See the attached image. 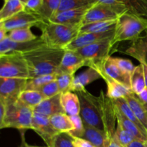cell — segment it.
Instances as JSON below:
<instances>
[{
	"label": "cell",
	"instance_id": "cell-1",
	"mask_svg": "<svg viewBox=\"0 0 147 147\" xmlns=\"http://www.w3.org/2000/svg\"><path fill=\"white\" fill-rule=\"evenodd\" d=\"M64 54L63 49L51 48L47 46L22 54L28 65L30 78L55 74L58 71Z\"/></svg>",
	"mask_w": 147,
	"mask_h": 147
},
{
	"label": "cell",
	"instance_id": "cell-2",
	"mask_svg": "<svg viewBox=\"0 0 147 147\" xmlns=\"http://www.w3.org/2000/svg\"><path fill=\"white\" fill-rule=\"evenodd\" d=\"M46 45L51 48L65 50L79 35L78 26H70L47 21L39 26Z\"/></svg>",
	"mask_w": 147,
	"mask_h": 147
},
{
	"label": "cell",
	"instance_id": "cell-3",
	"mask_svg": "<svg viewBox=\"0 0 147 147\" xmlns=\"http://www.w3.org/2000/svg\"><path fill=\"white\" fill-rule=\"evenodd\" d=\"M147 30V19L126 12L118 18L115 27L113 46L124 41H132L141 37V34Z\"/></svg>",
	"mask_w": 147,
	"mask_h": 147
},
{
	"label": "cell",
	"instance_id": "cell-4",
	"mask_svg": "<svg viewBox=\"0 0 147 147\" xmlns=\"http://www.w3.org/2000/svg\"><path fill=\"white\" fill-rule=\"evenodd\" d=\"M6 105V104H5ZM7 111L4 121L0 123V129H16L20 131L32 129L34 110L17 100L6 105Z\"/></svg>",
	"mask_w": 147,
	"mask_h": 147
},
{
	"label": "cell",
	"instance_id": "cell-5",
	"mask_svg": "<svg viewBox=\"0 0 147 147\" xmlns=\"http://www.w3.org/2000/svg\"><path fill=\"white\" fill-rule=\"evenodd\" d=\"M76 93L80 100V116L83 123L103 131L99 96H93L86 89L76 92Z\"/></svg>",
	"mask_w": 147,
	"mask_h": 147
},
{
	"label": "cell",
	"instance_id": "cell-6",
	"mask_svg": "<svg viewBox=\"0 0 147 147\" xmlns=\"http://www.w3.org/2000/svg\"><path fill=\"white\" fill-rule=\"evenodd\" d=\"M0 78L30 79V70L21 53L0 55Z\"/></svg>",
	"mask_w": 147,
	"mask_h": 147
},
{
	"label": "cell",
	"instance_id": "cell-7",
	"mask_svg": "<svg viewBox=\"0 0 147 147\" xmlns=\"http://www.w3.org/2000/svg\"><path fill=\"white\" fill-rule=\"evenodd\" d=\"M126 12L129 11L123 6L111 5L97 2L90 7L87 11L82 22L81 26L97 22L117 20L121 15Z\"/></svg>",
	"mask_w": 147,
	"mask_h": 147
},
{
	"label": "cell",
	"instance_id": "cell-8",
	"mask_svg": "<svg viewBox=\"0 0 147 147\" xmlns=\"http://www.w3.org/2000/svg\"><path fill=\"white\" fill-rule=\"evenodd\" d=\"M113 38L101 40L75 51L85 59L87 67L98 65L110 57V53L113 47Z\"/></svg>",
	"mask_w": 147,
	"mask_h": 147
},
{
	"label": "cell",
	"instance_id": "cell-9",
	"mask_svg": "<svg viewBox=\"0 0 147 147\" xmlns=\"http://www.w3.org/2000/svg\"><path fill=\"white\" fill-rule=\"evenodd\" d=\"M100 103L102 121L103 123V131L106 133L107 139H116V127H117V118L116 114V109L113 100L109 98L103 91L99 96Z\"/></svg>",
	"mask_w": 147,
	"mask_h": 147
},
{
	"label": "cell",
	"instance_id": "cell-10",
	"mask_svg": "<svg viewBox=\"0 0 147 147\" xmlns=\"http://www.w3.org/2000/svg\"><path fill=\"white\" fill-rule=\"evenodd\" d=\"M28 79L0 78V101L6 105L18 100L24 90Z\"/></svg>",
	"mask_w": 147,
	"mask_h": 147
},
{
	"label": "cell",
	"instance_id": "cell-11",
	"mask_svg": "<svg viewBox=\"0 0 147 147\" xmlns=\"http://www.w3.org/2000/svg\"><path fill=\"white\" fill-rule=\"evenodd\" d=\"M45 22L46 21H45L38 14L24 10L11 18L0 22V27L9 32L15 29L38 27Z\"/></svg>",
	"mask_w": 147,
	"mask_h": 147
},
{
	"label": "cell",
	"instance_id": "cell-12",
	"mask_svg": "<svg viewBox=\"0 0 147 147\" xmlns=\"http://www.w3.org/2000/svg\"><path fill=\"white\" fill-rule=\"evenodd\" d=\"M46 45L42 36H38L35 40L28 42H14L8 37L0 41V55L9 53H24L36 50Z\"/></svg>",
	"mask_w": 147,
	"mask_h": 147
},
{
	"label": "cell",
	"instance_id": "cell-13",
	"mask_svg": "<svg viewBox=\"0 0 147 147\" xmlns=\"http://www.w3.org/2000/svg\"><path fill=\"white\" fill-rule=\"evenodd\" d=\"M32 130L42 139L48 147L51 146L55 137L59 134L50 123V118L35 113L33 116Z\"/></svg>",
	"mask_w": 147,
	"mask_h": 147
},
{
	"label": "cell",
	"instance_id": "cell-14",
	"mask_svg": "<svg viewBox=\"0 0 147 147\" xmlns=\"http://www.w3.org/2000/svg\"><path fill=\"white\" fill-rule=\"evenodd\" d=\"M92 6L57 11L49 21L66 25L80 27L85 15Z\"/></svg>",
	"mask_w": 147,
	"mask_h": 147
},
{
	"label": "cell",
	"instance_id": "cell-15",
	"mask_svg": "<svg viewBox=\"0 0 147 147\" xmlns=\"http://www.w3.org/2000/svg\"><path fill=\"white\" fill-rule=\"evenodd\" d=\"M114 32L115 29L110 30V31L104 32L79 34V35L65 48V50H77L82 47L90 45L98 42L101 40L113 38L114 36Z\"/></svg>",
	"mask_w": 147,
	"mask_h": 147
},
{
	"label": "cell",
	"instance_id": "cell-16",
	"mask_svg": "<svg viewBox=\"0 0 147 147\" xmlns=\"http://www.w3.org/2000/svg\"><path fill=\"white\" fill-rule=\"evenodd\" d=\"M90 67H93V68L96 69L100 73V74L101 75L102 79L104 80V81L106 83V86H107L106 96L111 100H117V99L126 98V96H129V94L132 93V90L130 88L126 87L125 86L118 83V82L115 81L114 80L111 78L109 76H108L102 69L101 64Z\"/></svg>",
	"mask_w": 147,
	"mask_h": 147
},
{
	"label": "cell",
	"instance_id": "cell-17",
	"mask_svg": "<svg viewBox=\"0 0 147 147\" xmlns=\"http://www.w3.org/2000/svg\"><path fill=\"white\" fill-rule=\"evenodd\" d=\"M84 66H86V61L80 54L75 50H65V54L57 73H68L75 76L76 71Z\"/></svg>",
	"mask_w": 147,
	"mask_h": 147
},
{
	"label": "cell",
	"instance_id": "cell-18",
	"mask_svg": "<svg viewBox=\"0 0 147 147\" xmlns=\"http://www.w3.org/2000/svg\"><path fill=\"white\" fill-rule=\"evenodd\" d=\"M101 67L111 78L131 89V75L121 70L115 63L113 57L111 56L108 57L101 64Z\"/></svg>",
	"mask_w": 147,
	"mask_h": 147
},
{
	"label": "cell",
	"instance_id": "cell-19",
	"mask_svg": "<svg viewBox=\"0 0 147 147\" xmlns=\"http://www.w3.org/2000/svg\"><path fill=\"white\" fill-rule=\"evenodd\" d=\"M61 93L50 98L44 99L35 109L34 113L50 118L58 113H65L60 103Z\"/></svg>",
	"mask_w": 147,
	"mask_h": 147
},
{
	"label": "cell",
	"instance_id": "cell-20",
	"mask_svg": "<svg viewBox=\"0 0 147 147\" xmlns=\"http://www.w3.org/2000/svg\"><path fill=\"white\" fill-rule=\"evenodd\" d=\"M101 78V75L96 69L93 67H88L87 70L75 76L72 85L71 91L76 93L85 90L88 85Z\"/></svg>",
	"mask_w": 147,
	"mask_h": 147
},
{
	"label": "cell",
	"instance_id": "cell-21",
	"mask_svg": "<svg viewBox=\"0 0 147 147\" xmlns=\"http://www.w3.org/2000/svg\"><path fill=\"white\" fill-rule=\"evenodd\" d=\"M124 53L133 57L140 63L147 65V35L139 37L132 42V44L125 50Z\"/></svg>",
	"mask_w": 147,
	"mask_h": 147
},
{
	"label": "cell",
	"instance_id": "cell-22",
	"mask_svg": "<svg viewBox=\"0 0 147 147\" xmlns=\"http://www.w3.org/2000/svg\"><path fill=\"white\" fill-rule=\"evenodd\" d=\"M60 103L65 113L69 116L80 115V105L78 96L76 93L67 92L61 93Z\"/></svg>",
	"mask_w": 147,
	"mask_h": 147
},
{
	"label": "cell",
	"instance_id": "cell-23",
	"mask_svg": "<svg viewBox=\"0 0 147 147\" xmlns=\"http://www.w3.org/2000/svg\"><path fill=\"white\" fill-rule=\"evenodd\" d=\"M113 5L123 6L130 14L147 19V0H113Z\"/></svg>",
	"mask_w": 147,
	"mask_h": 147
},
{
	"label": "cell",
	"instance_id": "cell-24",
	"mask_svg": "<svg viewBox=\"0 0 147 147\" xmlns=\"http://www.w3.org/2000/svg\"><path fill=\"white\" fill-rule=\"evenodd\" d=\"M125 98L147 133V111L144 106L138 99L136 95L133 93L126 96Z\"/></svg>",
	"mask_w": 147,
	"mask_h": 147
},
{
	"label": "cell",
	"instance_id": "cell-25",
	"mask_svg": "<svg viewBox=\"0 0 147 147\" xmlns=\"http://www.w3.org/2000/svg\"><path fill=\"white\" fill-rule=\"evenodd\" d=\"M84 126L85 131L83 139L88 141L95 147H105V143L107 139V136L104 131L85 123Z\"/></svg>",
	"mask_w": 147,
	"mask_h": 147
},
{
	"label": "cell",
	"instance_id": "cell-26",
	"mask_svg": "<svg viewBox=\"0 0 147 147\" xmlns=\"http://www.w3.org/2000/svg\"><path fill=\"white\" fill-rule=\"evenodd\" d=\"M115 109H116V118H117V121L122 125L123 128L126 130H127L129 133L131 134L135 138V139H138V140L143 141V142H147V137L145 136L142 131L131 121L129 120L121 111H119L117 108L115 106Z\"/></svg>",
	"mask_w": 147,
	"mask_h": 147
},
{
	"label": "cell",
	"instance_id": "cell-27",
	"mask_svg": "<svg viewBox=\"0 0 147 147\" xmlns=\"http://www.w3.org/2000/svg\"><path fill=\"white\" fill-rule=\"evenodd\" d=\"M117 20H106V21L97 22L85 24V25L80 27L79 32L80 34H82V33H99L114 30L116 22H117Z\"/></svg>",
	"mask_w": 147,
	"mask_h": 147
},
{
	"label": "cell",
	"instance_id": "cell-28",
	"mask_svg": "<svg viewBox=\"0 0 147 147\" xmlns=\"http://www.w3.org/2000/svg\"><path fill=\"white\" fill-rule=\"evenodd\" d=\"M24 10H25V8L21 0L5 1L2 8L0 10V22L11 18Z\"/></svg>",
	"mask_w": 147,
	"mask_h": 147
},
{
	"label": "cell",
	"instance_id": "cell-29",
	"mask_svg": "<svg viewBox=\"0 0 147 147\" xmlns=\"http://www.w3.org/2000/svg\"><path fill=\"white\" fill-rule=\"evenodd\" d=\"M52 126L59 133H70L74 129L70 117L65 113H58L50 118Z\"/></svg>",
	"mask_w": 147,
	"mask_h": 147
},
{
	"label": "cell",
	"instance_id": "cell-30",
	"mask_svg": "<svg viewBox=\"0 0 147 147\" xmlns=\"http://www.w3.org/2000/svg\"><path fill=\"white\" fill-rule=\"evenodd\" d=\"M113 103L116 106V107L119 109V111L122 112L128 119H129L130 121H131L141 131H142V133L146 136L147 137V133L145 130L144 128L143 127L142 124L141 123V122L138 120V119L136 118V116H135L134 113L133 111L131 110V107L129 106V103H127L126 101V98H120V99H117V100H113Z\"/></svg>",
	"mask_w": 147,
	"mask_h": 147
},
{
	"label": "cell",
	"instance_id": "cell-31",
	"mask_svg": "<svg viewBox=\"0 0 147 147\" xmlns=\"http://www.w3.org/2000/svg\"><path fill=\"white\" fill-rule=\"evenodd\" d=\"M146 88L144 75L142 64L136 66L134 71L131 76V89L132 93L139 95Z\"/></svg>",
	"mask_w": 147,
	"mask_h": 147
},
{
	"label": "cell",
	"instance_id": "cell-32",
	"mask_svg": "<svg viewBox=\"0 0 147 147\" xmlns=\"http://www.w3.org/2000/svg\"><path fill=\"white\" fill-rule=\"evenodd\" d=\"M44 98L37 90H25L21 93L18 100L25 106L34 110L42 100Z\"/></svg>",
	"mask_w": 147,
	"mask_h": 147
},
{
	"label": "cell",
	"instance_id": "cell-33",
	"mask_svg": "<svg viewBox=\"0 0 147 147\" xmlns=\"http://www.w3.org/2000/svg\"><path fill=\"white\" fill-rule=\"evenodd\" d=\"M61 0H43L42 7L38 14L45 21L47 22L58 11Z\"/></svg>",
	"mask_w": 147,
	"mask_h": 147
},
{
	"label": "cell",
	"instance_id": "cell-34",
	"mask_svg": "<svg viewBox=\"0 0 147 147\" xmlns=\"http://www.w3.org/2000/svg\"><path fill=\"white\" fill-rule=\"evenodd\" d=\"M7 37L14 42H28L35 40L36 36L31 31V28L15 29L9 32Z\"/></svg>",
	"mask_w": 147,
	"mask_h": 147
},
{
	"label": "cell",
	"instance_id": "cell-35",
	"mask_svg": "<svg viewBox=\"0 0 147 147\" xmlns=\"http://www.w3.org/2000/svg\"><path fill=\"white\" fill-rule=\"evenodd\" d=\"M55 80V74L45 75L28 79L25 90H37L47 83Z\"/></svg>",
	"mask_w": 147,
	"mask_h": 147
},
{
	"label": "cell",
	"instance_id": "cell-36",
	"mask_svg": "<svg viewBox=\"0 0 147 147\" xmlns=\"http://www.w3.org/2000/svg\"><path fill=\"white\" fill-rule=\"evenodd\" d=\"M75 76L68 73H55V80L58 84L60 93L72 92V85Z\"/></svg>",
	"mask_w": 147,
	"mask_h": 147
},
{
	"label": "cell",
	"instance_id": "cell-37",
	"mask_svg": "<svg viewBox=\"0 0 147 147\" xmlns=\"http://www.w3.org/2000/svg\"><path fill=\"white\" fill-rule=\"evenodd\" d=\"M97 2L96 0H61L58 11L89 7Z\"/></svg>",
	"mask_w": 147,
	"mask_h": 147
},
{
	"label": "cell",
	"instance_id": "cell-38",
	"mask_svg": "<svg viewBox=\"0 0 147 147\" xmlns=\"http://www.w3.org/2000/svg\"><path fill=\"white\" fill-rule=\"evenodd\" d=\"M115 139L118 143L123 147H126L130 143H131L135 138L133 135L129 133L127 130L122 126V125L118 121L117 127H116Z\"/></svg>",
	"mask_w": 147,
	"mask_h": 147
},
{
	"label": "cell",
	"instance_id": "cell-39",
	"mask_svg": "<svg viewBox=\"0 0 147 147\" xmlns=\"http://www.w3.org/2000/svg\"><path fill=\"white\" fill-rule=\"evenodd\" d=\"M37 91L41 93L44 99L50 98L57 96L60 93L58 84H57L56 80H53V81L45 84L42 87L39 88Z\"/></svg>",
	"mask_w": 147,
	"mask_h": 147
},
{
	"label": "cell",
	"instance_id": "cell-40",
	"mask_svg": "<svg viewBox=\"0 0 147 147\" xmlns=\"http://www.w3.org/2000/svg\"><path fill=\"white\" fill-rule=\"evenodd\" d=\"M50 147H76L73 137L69 133H59L55 137Z\"/></svg>",
	"mask_w": 147,
	"mask_h": 147
},
{
	"label": "cell",
	"instance_id": "cell-41",
	"mask_svg": "<svg viewBox=\"0 0 147 147\" xmlns=\"http://www.w3.org/2000/svg\"><path fill=\"white\" fill-rule=\"evenodd\" d=\"M70 117L74 126V129L69 134L73 137L83 138L85 131V126L83 119H81L80 115L70 116Z\"/></svg>",
	"mask_w": 147,
	"mask_h": 147
},
{
	"label": "cell",
	"instance_id": "cell-42",
	"mask_svg": "<svg viewBox=\"0 0 147 147\" xmlns=\"http://www.w3.org/2000/svg\"><path fill=\"white\" fill-rule=\"evenodd\" d=\"M113 60L121 70L131 76L136 68V66H134L130 60L121 57H113Z\"/></svg>",
	"mask_w": 147,
	"mask_h": 147
},
{
	"label": "cell",
	"instance_id": "cell-43",
	"mask_svg": "<svg viewBox=\"0 0 147 147\" xmlns=\"http://www.w3.org/2000/svg\"><path fill=\"white\" fill-rule=\"evenodd\" d=\"M25 10L38 14L42 7L43 0H21Z\"/></svg>",
	"mask_w": 147,
	"mask_h": 147
},
{
	"label": "cell",
	"instance_id": "cell-44",
	"mask_svg": "<svg viewBox=\"0 0 147 147\" xmlns=\"http://www.w3.org/2000/svg\"><path fill=\"white\" fill-rule=\"evenodd\" d=\"M73 144L76 147H95L90 142L83 138L73 137Z\"/></svg>",
	"mask_w": 147,
	"mask_h": 147
},
{
	"label": "cell",
	"instance_id": "cell-45",
	"mask_svg": "<svg viewBox=\"0 0 147 147\" xmlns=\"http://www.w3.org/2000/svg\"><path fill=\"white\" fill-rule=\"evenodd\" d=\"M138 99L140 100L141 103L144 106L145 109L147 110V88L144 89L142 92H141L139 95H136Z\"/></svg>",
	"mask_w": 147,
	"mask_h": 147
},
{
	"label": "cell",
	"instance_id": "cell-46",
	"mask_svg": "<svg viewBox=\"0 0 147 147\" xmlns=\"http://www.w3.org/2000/svg\"><path fill=\"white\" fill-rule=\"evenodd\" d=\"M126 147H147L146 142L143 141L134 139L131 143L129 144Z\"/></svg>",
	"mask_w": 147,
	"mask_h": 147
},
{
	"label": "cell",
	"instance_id": "cell-47",
	"mask_svg": "<svg viewBox=\"0 0 147 147\" xmlns=\"http://www.w3.org/2000/svg\"><path fill=\"white\" fill-rule=\"evenodd\" d=\"M6 111H7V107L5 103L0 101V123L4 121L6 115Z\"/></svg>",
	"mask_w": 147,
	"mask_h": 147
},
{
	"label": "cell",
	"instance_id": "cell-48",
	"mask_svg": "<svg viewBox=\"0 0 147 147\" xmlns=\"http://www.w3.org/2000/svg\"><path fill=\"white\" fill-rule=\"evenodd\" d=\"M105 147H123L121 146L116 139H106Z\"/></svg>",
	"mask_w": 147,
	"mask_h": 147
},
{
	"label": "cell",
	"instance_id": "cell-49",
	"mask_svg": "<svg viewBox=\"0 0 147 147\" xmlns=\"http://www.w3.org/2000/svg\"><path fill=\"white\" fill-rule=\"evenodd\" d=\"M7 34H8V32L4 30V28L0 27V41L2 40H4L5 37H7Z\"/></svg>",
	"mask_w": 147,
	"mask_h": 147
},
{
	"label": "cell",
	"instance_id": "cell-50",
	"mask_svg": "<svg viewBox=\"0 0 147 147\" xmlns=\"http://www.w3.org/2000/svg\"><path fill=\"white\" fill-rule=\"evenodd\" d=\"M142 65L144 70V79H145V84H146V88H147V65L144 63H140Z\"/></svg>",
	"mask_w": 147,
	"mask_h": 147
},
{
	"label": "cell",
	"instance_id": "cell-51",
	"mask_svg": "<svg viewBox=\"0 0 147 147\" xmlns=\"http://www.w3.org/2000/svg\"><path fill=\"white\" fill-rule=\"evenodd\" d=\"M24 147H48V146H31V145H29L27 144H26L25 142H24Z\"/></svg>",
	"mask_w": 147,
	"mask_h": 147
},
{
	"label": "cell",
	"instance_id": "cell-52",
	"mask_svg": "<svg viewBox=\"0 0 147 147\" xmlns=\"http://www.w3.org/2000/svg\"><path fill=\"white\" fill-rule=\"evenodd\" d=\"M21 147H24V145H23V146H21Z\"/></svg>",
	"mask_w": 147,
	"mask_h": 147
},
{
	"label": "cell",
	"instance_id": "cell-53",
	"mask_svg": "<svg viewBox=\"0 0 147 147\" xmlns=\"http://www.w3.org/2000/svg\"><path fill=\"white\" fill-rule=\"evenodd\" d=\"M4 1H7V0H4Z\"/></svg>",
	"mask_w": 147,
	"mask_h": 147
},
{
	"label": "cell",
	"instance_id": "cell-54",
	"mask_svg": "<svg viewBox=\"0 0 147 147\" xmlns=\"http://www.w3.org/2000/svg\"><path fill=\"white\" fill-rule=\"evenodd\" d=\"M146 145H147V142H146Z\"/></svg>",
	"mask_w": 147,
	"mask_h": 147
},
{
	"label": "cell",
	"instance_id": "cell-55",
	"mask_svg": "<svg viewBox=\"0 0 147 147\" xmlns=\"http://www.w3.org/2000/svg\"><path fill=\"white\" fill-rule=\"evenodd\" d=\"M146 111H147V110H146Z\"/></svg>",
	"mask_w": 147,
	"mask_h": 147
}]
</instances>
